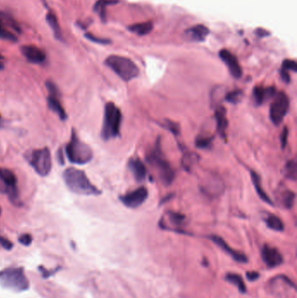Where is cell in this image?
<instances>
[{"mask_svg":"<svg viewBox=\"0 0 297 298\" xmlns=\"http://www.w3.org/2000/svg\"><path fill=\"white\" fill-rule=\"evenodd\" d=\"M63 180L67 188L77 195L86 196L101 195V191L92 183L82 170L68 168L63 173Z\"/></svg>","mask_w":297,"mask_h":298,"instance_id":"cell-1","label":"cell"},{"mask_svg":"<svg viewBox=\"0 0 297 298\" xmlns=\"http://www.w3.org/2000/svg\"><path fill=\"white\" fill-rule=\"evenodd\" d=\"M146 159L147 162L157 170L160 180L164 185L169 186L173 183L175 178V172L162 152L160 137L157 138L156 143L153 149H150L147 153Z\"/></svg>","mask_w":297,"mask_h":298,"instance_id":"cell-2","label":"cell"},{"mask_svg":"<svg viewBox=\"0 0 297 298\" xmlns=\"http://www.w3.org/2000/svg\"><path fill=\"white\" fill-rule=\"evenodd\" d=\"M122 113L113 102H108L104 108V119L101 137L104 141H110L120 135Z\"/></svg>","mask_w":297,"mask_h":298,"instance_id":"cell-3","label":"cell"},{"mask_svg":"<svg viewBox=\"0 0 297 298\" xmlns=\"http://www.w3.org/2000/svg\"><path fill=\"white\" fill-rule=\"evenodd\" d=\"M65 152L66 157L73 164L85 165L93 158L91 148L78 138L74 129L72 130L70 141L66 144Z\"/></svg>","mask_w":297,"mask_h":298,"instance_id":"cell-4","label":"cell"},{"mask_svg":"<svg viewBox=\"0 0 297 298\" xmlns=\"http://www.w3.org/2000/svg\"><path fill=\"white\" fill-rule=\"evenodd\" d=\"M0 286L13 292L28 290L30 282L21 267H9L0 270Z\"/></svg>","mask_w":297,"mask_h":298,"instance_id":"cell-5","label":"cell"},{"mask_svg":"<svg viewBox=\"0 0 297 298\" xmlns=\"http://www.w3.org/2000/svg\"><path fill=\"white\" fill-rule=\"evenodd\" d=\"M105 64L126 82L132 80L140 74V69L136 64L127 57L111 55L106 58Z\"/></svg>","mask_w":297,"mask_h":298,"instance_id":"cell-6","label":"cell"},{"mask_svg":"<svg viewBox=\"0 0 297 298\" xmlns=\"http://www.w3.org/2000/svg\"><path fill=\"white\" fill-rule=\"evenodd\" d=\"M25 158L28 164L38 175L46 177L50 174L53 167V162L48 148L28 151L25 153Z\"/></svg>","mask_w":297,"mask_h":298,"instance_id":"cell-7","label":"cell"},{"mask_svg":"<svg viewBox=\"0 0 297 298\" xmlns=\"http://www.w3.org/2000/svg\"><path fill=\"white\" fill-rule=\"evenodd\" d=\"M0 194L7 195L11 203L16 206L20 203L16 175L8 168H0Z\"/></svg>","mask_w":297,"mask_h":298,"instance_id":"cell-8","label":"cell"},{"mask_svg":"<svg viewBox=\"0 0 297 298\" xmlns=\"http://www.w3.org/2000/svg\"><path fill=\"white\" fill-rule=\"evenodd\" d=\"M273 99L269 108V118L273 124L279 126L289 112V98L284 92H279Z\"/></svg>","mask_w":297,"mask_h":298,"instance_id":"cell-9","label":"cell"},{"mask_svg":"<svg viewBox=\"0 0 297 298\" xmlns=\"http://www.w3.org/2000/svg\"><path fill=\"white\" fill-rule=\"evenodd\" d=\"M148 197V190L146 186H140L135 190L128 192L120 195V201L122 204L129 208H137L147 201Z\"/></svg>","mask_w":297,"mask_h":298,"instance_id":"cell-10","label":"cell"},{"mask_svg":"<svg viewBox=\"0 0 297 298\" xmlns=\"http://www.w3.org/2000/svg\"><path fill=\"white\" fill-rule=\"evenodd\" d=\"M261 260L268 269H274L281 266L283 263V257L281 253L275 247L264 244L260 250Z\"/></svg>","mask_w":297,"mask_h":298,"instance_id":"cell-11","label":"cell"},{"mask_svg":"<svg viewBox=\"0 0 297 298\" xmlns=\"http://www.w3.org/2000/svg\"><path fill=\"white\" fill-rule=\"evenodd\" d=\"M209 240L212 241L215 245H217L221 249H223L224 252L227 254L229 257H231L233 260L239 262V263H247L248 262V257L242 252H240L236 249L231 248L229 245L227 244L223 237L216 235H211L208 236Z\"/></svg>","mask_w":297,"mask_h":298,"instance_id":"cell-12","label":"cell"},{"mask_svg":"<svg viewBox=\"0 0 297 298\" xmlns=\"http://www.w3.org/2000/svg\"><path fill=\"white\" fill-rule=\"evenodd\" d=\"M219 56L223 62L225 63V65L227 66L230 74L235 79H240L242 75V70L240 66L238 59L236 58L235 55L231 54L229 51L223 49L220 51Z\"/></svg>","mask_w":297,"mask_h":298,"instance_id":"cell-13","label":"cell"},{"mask_svg":"<svg viewBox=\"0 0 297 298\" xmlns=\"http://www.w3.org/2000/svg\"><path fill=\"white\" fill-rule=\"evenodd\" d=\"M21 53L25 56V58L33 64H42L46 60V54L37 46L32 45H25L21 46Z\"/></svg>","mask_w":297,"mask_h":298,"instance_id":"cell-14","label":"cell"},{"mask_svg":"<svg viewBox=\"0 0 297 298\" xmlns=\"http://www.w3.org/2000/svg\"><path fill=\"white\" fill-rule=\"evenodd\" d=\"M277 89L274 87H255L253 89V99L256 106H260L267 100L273 99L277 94Z\"/></svg>","mask_w":297,"mask_h":298,"instance_id":"cell-15","label":"cell"},{"mask_svg":"<svg viewBox=\"0 0 297 298\" xmlns=\"http://www.w3.org/2000/svg\"><path fill=\"white\" fill-rule=\"evenodd\" d=\"M128 169L132 173L137 182H143L148 174L144 162L140 158H131L128 163Z\"/></svg>","mask_w":297,"mask_h":298,"instance_id":"cell-16","label":"cell"},{"mask_svg":"<svg viewBox=\"0 0 297 298\" xmlns=\"http://www.w3.org/2000/svg\"><path fill=\"white\" fill-rule=\"evenodd\" d=\"M215 120L217 124V132L224 140L227 139V129L228 126V120L227 118L226 108L221 106L215 109Z\"/></svg>","mask_w":297,"mask_h":298,"instance_id":"cell-17","label":"cell"},{"mask_svg":"<svg viewBox=\"0 0 297 298\" xmlns=\"http://www.w3.org/2000/svg\"><path fill=\"white\" fill-rule=\"evenodd\" d=\"M208 33L209 30L205 25H197L186 30L185 32V36L191 41L202 42L205 40Z\"/></svg>","mask_w":297,"mask_h":298,"instance_id":"cell-18","label":"cell"},{"mask_svg":"<svg viewBox=\"0 0 297 298\" xmlns=\"http://www.w3.org/2000/svg\"><path fill=\"white\" fill-rule=\"evenodd\" d=\"M60 94H50L47 97V105L50 110L55 112L58 118L62 121H65L67 119V113H66L65 108H63L62 104L60 103L59 100Z\"/></svg>","mask_w":297,"mask_h":298,"instance_id":"cell-19","label":"cell"},{"mask_svg":"<svg viewBox=\"0 0 297 298\" xmlns=\"http://www.w3.org/2000/svg\"><path fill=\"white\" fill-rule=\"evenodd\" d=\"M250 176H251L253 185L255 186V189H256V193H257L258 196H259L264 203H268L270 206H274V203L271 201V199L269 198V196L266 194L264 189L262 188V186H261V181H260L259 174H257L256 171L251 170V171H250Z\"/></svg>","mask_w":297,"mask_h":298,"instance_id":"cell-20","label":"cell"},{"mask_svg":"<svg viewBox=\"0 0 297 298\" xmlns=\"http://www.w3.org/2000/svg\"><path fill=\"white\" fill-rule=\"evenodd\" d=\"M0 25L15 34H19L21 33V28L19 23L8 13L0 12Z\"/></svg>","mask_w":297,"mask_h":298,"instance_id":"cell-21","label":"cell"},{"mask_svg":"<svg viewBox=\"0 0 297 298\" xmlns=\"http://www.w3.org/2000/svg\"><path fill=\"white\" fill-rule=\"evenodd\" d=\"M167 216L170 221V224L174 227V230L178 233H184L182 230V228L185 226L186 224V216L181 214L179 212L169 211L167 213Z\"/></svg>","mask_w":297,"mask_h":298,"instance_id":"cell-22","label":"cell"},{"mask_svg":"<svg viewBox=\"0 0 297 298\" xmlns=\"http://www.w3.org/2000/svg\"><path fill=\"white\" fill-rule=\"evenodd\" d=\"M264 222L267 227L271 230L277 232L284 231V224L280 217L273 214H266L264 217Z\"/></svg>","mask_w":297,"mask_h":298,"instance_id":"cell-23","label":"cell"},{"mask_svg":"<svg viewBox=\"0 0 297 298\" xmlns=\"http://www.w3.org/2000/svg\"><path fill=\"white\" fill-rule=\"evenodd\" d=\"M225 280L228 281L229 283L233 284V285L236 286L240 293L245 294L247 292V287L245 284L243 278L238 274L231 273V272L227 273L225 276Z\"/></svg>","mask_w":297,"mask_h":298,"instance_id":"cell-24","label":"cell"},{"mask_svg":"<svg viewBox=\"0 0 297 298\" xmlns=\"http://www.w3.org/2000/svg\"><path fill=\"white\" fill-rule=\"evenodd\" d=\"M128 29L140 36L147 35L153 29V23L148 21V22H143L140 24H135V25H130Z\"/></svg>","mask_w":297,"mask_h":298,"instance_id":"cell-25","label":"cell"},{"mask_svg":"<svg viewBox=\"0 0 297 298\" xmlns=\"http://www.w3.org/2000/svg\"><path fill=\"white\" fill-rule=\"evenodd\" d=\"M46 21L50 25V27L53 30L54 35L56 36L57 38H60L61 37V29H60V25L58 24V19L57 17L54 15L53 13H48L46 15Z\"/></svg>","mask_w":297,"mask_h":298,"instance_id":"cell-26","label":"cell"},{"mask_svg":"<svg viewBox=\"0 0 297 298\" xmlns=\"http://www.w3.org/2000/svg\"><path fill=\"white\" fill-rule=\"evenodd\" d=\"M281 203L282 204V206L287 208V209H290L292 208L295 204V201H296V194L294 193L293 191L291 190H286L281 194Z\"/></svg>","mask_w":297,"mask_h":298,"instance_id":"cell-27","label":"cell"},{"mask_svg":"<svg viewBox=\"0 0 297 298\" xmlns=\"http://www.w3.org/2000/svg\"><path fill=\"white\" fill-rule=\"evenodd\" d=\"M285 176L292 181H296L297 177V162L295 159L287 162L284 168Z\"/></svg>","mask_w":297,"mask_h":298,"instance_id":"cell-28","label":"cell"},{"mask_svg":"<svg viewBox=\"0 0 297 298\" xmlns=\"http://www.w3.org/2000/svg\"><path fill=\"white\" fill-rule=\"evenodd\" d=\"M198 160V155L196 153H185L184 156L182 158V167L184 168V169L186 170V171H189L190 169H192V168L194 167V164L197 163Z\"/></svg>","mask_w":297,"mask_h":298,"instance_id":"cell-29","label":"cell"},{"mask_svg":"<svg viewBox=\"0 0 297 298\" xmlns=\"http://www.w3.org/2000/svg\"><path fill=\"white\" fill-rule=\"evenodd\" d=\"M213 136H203V135H199L196 140H195V147L199 149H210L213 146V141H214Z\"/></svg>","mask_w":297,"mask_h":298,"instance_id":"cell-30","label":"cell"},{"mask_svg":"<svg viewBox=\"0 0 297 298\" xmlns=\"http://www.w3.org/2000/svg\"><path fill=\"white\" fill-rule=\"evenodd\" d=\"M116 3H118L117 0H99L94 4V11L99 13V16L101 17L102 19H105L106 7L109 4H116Z\"/></svg>","mask_w":297,"mask_h":298,"instance_id":"cell-31","label":"cell"},{"mask_svg":"<svg viewBox=\"0 0 297 298\" xmlns=\"http://www.w3.org/2000/svg\"><path fill=\"white\" fill-rule=\"evenodd\" d=\"M242 96H243L242 91L239 90V89H236V90H233V91L227 93L225 96V100L229 102V103L237 104L239 103L240 101L241 100Z\"/></svg>","mask_w":297,"mask_h":298,"instance_id":"cell-32","label":"cell"},{"mask_svg":"<svg viewBox=\"0 0 297 298\" xmlns=\"http://www.w3.org/2000/svg\"><path fill=\"white\" fill-rule=\"evenodd\" d=\"M0 39L16 42L18 40V37H17V34L0 25Z\"/></svg>","mask_w":297,"mask_h":298,"instance_id":"cell-33","label":"cell"},{"mask_svg":"<svg viewBox=\"0 0 297 298\" xmlns=\"http://www.w3.org/2000/svg\"><path fill=\"white\" fill-rule=\"evenodd\" d=\"M281 70L288 72V73H289V71H292L294 73H297V62L295 60H291V59H285L284 61L282 62V65H281Z\"/></svg>","mask_w":297,"mask_h":298,"instance_id":"cell-34","label":"cell"},{"mask_svg":"<svg viewBox=\"0 0 297 298\" xmlns=\"http://www.w3.org/2000/svg\"><path fill=\"white\" fill-rule=\"evenodd\" d=\"M163 127H164L166 129L169 130L170 132H173V134L176 135V136L180 134V127H179V125H178L177 123H175V122H173V121H171V120H166V121H164Z\"/></svg>","mask_w":297,"mask_h":298,"instance_id":"cell-35","label":"cell"},{"mask_svg":"<svg viewBox=\"0 0 297 298\" xmlns=\"http://www.w3.org/2000/svg\"><path fill=\"white\" fill-rule=\"evenodd\" d=\"M19 242L24 246H30L33 242V236L30 234H23L19 237Z\"/></svg>","mask_w":297,"mask_h":298,"instance_id":"cell-36","label":"cell"},{"mask_svg":"<svg viewBox=\"0 0 297 298\" xmlns=\"http://www.w3.org/2000/svg\"><path fill=\"white\" fill-rule=\"evenodd\" d=\"M288 137H289V129L287 127H284L282 131L281 132V136H280V141H281V149H284L285 147L288 143Z\"/></svg>","mask_w":297,"mask_h":298,"instance_id":"cell-37","label":"cell"},{"mask_svg":"<svg viewBox=\"0 0 297 298\" xmlns=\"http://www.w3.org/2000/svg\"><path fill=\"white\" fill-rule=\"evenodd\" d=\"M0 246L6 250H11L13 248V243L7 238L0 236Z\"/></svg>","mask_w":297,"mask_h":298,"instance_id":"cell-38","label":"cell"},{"mask_svg":"<svg viewBox=\"0 0 297 298\" xmlns=\"http://www.w3.org/2000/svg\"><path fill=\"white\" fill-rule=\"evenodd\" d=\"M260 278V273L257 271H248L246 273V278L249 281H255Z\"/></svg>","mask_w":297,"mask_h":298,"instance_id":"cell-39","label":"cell"},{"mask_svg":"<svg viewBox=\"0 0 297 298\" xmlns=\"http://www.w3.org/2000/svg\"><path fill=\"white\" fill-rule=\"evenodd\" d=\"M86 36L88 39H90L93 42H96V43H99V44H108V43H109L108 40H106L103 38H99V37H95L94 36H93L92 34H89V33H87Z\"/></svg>","mask_w":297,"mask_h":298,"instance_id":"cell-40","label":"cell"},{"mask_svg":"<svg viewBox=\"0 0 297 298\" xmlns=\"http://www.w3.org/2000/svg\"><path fill=\"white\" fill-rule=\"evenodd\" d=\"M39 269V272L42 274V276H43V278H48L51 276H53L55 272H56V270L57 269H55L54 271H50L48 269H46V268H44V267H39L38 268Z\"/></svg>","mask_w":297,"mask_h":298,"instance_id":"cell-41","label":"cell"},{"mask_svg":"<svg viewBox=\"0 0 297 298\" xmlns=\"http://www.w3.org/2000/svg\"><path fill=\"white\" fill-rule=\"evenodd\" d=\"M57 155H58V161L59 162V164L60 165H63L64 164V162H65V160H64V153H63L62 149H60L58 150V153H57Z\"/></svg>","mask_w":297,"mask_h":298,"instance_id":"cell-42","label":"cell"},{"mask_svg":"<svg viewBox=\"0 0 297 298\" xmlns=\"http://www.w3.org/2000/svg\"><path fill=\"white\" fill-rule=\"evenodd\" d=\"M2 123H3V121H2V118H1V116H0V129H1V127H2Z\"/></svg>","mask_w":297,"mask_h":298,"instance_id":"cell-43","label":"cell"},{"mask_svg":"<svg viewBox=\"0 0 297 298\" xmlns=\"http://www.w3.org/2000/svg\"><path fill=\"white\" fill-rule=\"evenodd\" d=\"M0 215H1V207H0Z\"/></svg>","mask_w":297,"mask_h":298,"instance_id":"cell-44","label":"cell"}]
</instances>
